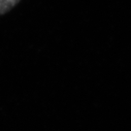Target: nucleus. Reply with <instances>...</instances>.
<instances>
[{
    "label": "nucleus",
    "mask_w": 131,
    "mask_h": 131,
    "mask_svg": "<svg viewBox=\"0 0 131 131\" xmlns=\"http://www.w3.org/2000/svg\"><path fill=\"white\" fill-rule=\"evenodd\" d=\"M20 2V0H0V16L7 14L14 9Z\"/></svg>",
    "instance_id": "nucleus-1"
}]
</instances>
